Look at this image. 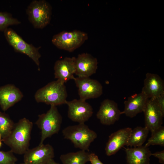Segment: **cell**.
<instances>
[{"instance_id":"1","label":"cell","mask_w":164,"mask_h":164,"mask_svg":"<svg viewBox=\"0 0 164 164\" xmlns=\"http://www.w3.org/2000/svg\"><path fill=\"white\" fill-rule=\"evenodd\" d=\"M33 125L28 119L21 118L15 124L10 135L2 140L13 153L24 154L29 149Z\"/></svg>"},{"instance_id":"2","label":"cell","mask_w":164,"mask_h":164,"mask_svg":"<svg viewBox=\"0 0 164 164\" xmlns=\"http://www.w3.org/2000/svg\"><path fill=\"white\" fill-rule=\"evenodd\" d=\"M67 93L65 84L56 80L38 89L34 97L38 103L57 106L66 104Z\"/></svg>"},{"instance_id":"3","label":"cell","mask_w":164,"mask_h":164,"mask_svg":"<svg viewBox=\"0 0 164 164\" xmlns=\"http://www.w3.org/2000/svg\"><path fill=\"white\" fill-rule=\"evenodd\" d=\"M62 133L64 138L70 140L75 148L87 152L91 143L97 137L96 133L84 123L68 126Z\"/></svg>"},{"instance_id":"4","label":"cell","mask_w":164,"mask_h":164,"mask_svg":"<svg viewBox=\"0 0 164 164\" xmlns=\"http://www.w3.org/2000/svg\"><path fill=\"white\" fill-rule=\"evenodd\" d=\"M62 122V117L56 106L51 105L46 113L39 114L36 124L41 131V138L39 145L53 135L58 133Z\"/></svg>"},{"instance_id":"5","label":"cell","mask_w":164,"mask_h":164,"mask_svg":"<svg viewBox=\"0 0 164 164\" xmlns=\"http://www.w3.org/2000/svg\"><path fill=\"white\" fill-rule=\"evenodd\" d=\"M28 19L33 27L42 29L48 25L50 21L52 7L44 0H34L29 4L26 9Z\"/></svg>"},{"instance_id":"6","label":"cell","mask_w":164,"mask_h":164,"mask_svg":"<svg viewBox=\"0 0 164 164\" xmlns=\"http://www.w3.org/2000/svg\"><path fill=\"white\" fill-rule=\"evenodd\" d=\"M3 32L7 41L14 50L28 56L35 62L39 70L41 55L39 50L40 47H36L27 43L11 28H8Z\"/></svg>"},{"instance_id":"7","label":"cell","mask_w":164,"mask_h":164,"mask_svg":"<svg viewBox=\"0 0 164 164\" xmlns=\"http://www.w3.org/2000/svg\"><path fill=\"white\" fill-rule=\"evenodd\" d=\"M88 38L87 34L80 31H64L54 35L52 42L58 48L72 52L80 46Z\"/></svg>"},{"instance_id":"8","label":"cell","mask_w":164,"mask_h":164,"mask_svg":"<svg viewBox=\"0 0 164 164\" xmlns=\"http://www.w3.org/2000/svg\"><path fill=\"white\" fill-rule=\"evenodd\" d=\"M78 88L80 99L86 101L100 97L103 94V87L97 80L89 77H75L74 79Z\"/></svg>"},{"instance_id":"9","label":"cell","mask_w":164,"mask_h":164,"mask_svg":"<svg viewBox=\"0 0 164 164\" xmlns=\"http://www.w3.org/2000/svg\"><path fill=\"white\" fill-rule=\"evenodd\" d=\"M68 117L72 121L78 123H85L92 116L93 109L88 103L80 99L67 101Z\"/></svg>"},{"instance_id":"10","label":"cell","mask_w":164,"mask_h":164,"mask_svg":"<svg viewBox=\"0 0 164 164\" xmlns=\"http://www.w3.org/2000/svg\"><path fill=\"white\" fill-rule=\"evenodd\" d=\"M143 112L145 127L149 131L152 132L162 126L164 114L158 104L156 97L148 99Z\"/></svg>"},{"instance_id":"11","label":"cell","mask_w":164,"mask_h":164,"mask_svg":"<svg viewBox=\"0 0 164 164\" xmlns=\"http://www.w3.org/2000/svg\"><path fill=\"white\" fill-rule=\"evenodd\" d=\"M54 156L52 146L49 144H43L29 149L24 154V162L27 164H45Z\"/></svg>"},{"instance_id":"12","label":"cell","mask_w":164,"mask_h":164,"mask_svg":"<svg viewBox=\"0 0 164 164\" xmlns=\"http://www.w3.org/2000/svg\"><path fill=\"white\" fill-rule=\"evenodd\" d=\"M122 114L115 102L106 99L101 103L96 117L101 124L109 125L118 121Z\"/></svg>"},{"instance_id":"13","label":"cell","mask_w":164,"mask_h":164,"mask_svg":"<svg viewBox=\"0 0 164 164\" xmlns=\"http://www.w3.org/2000/svg\"><path fill=\"white\" fill-rule=\"evenodd\" d=\"M97 64V59L90 54H79L75 58V74L78 77H89L96 73Z\"/></svg>"},{"instance_id":"14","label":"cell","mask_w":164,"mask_h":164,"mask_svg":"<svg viewBox=\"0 0 164 164\" xmlns=\"http://www.w3.org/2000/svg\"><path fill=\"white\" fill-rule=\"evenodd\" d=\"M76 57H66L55 63L54 69L55 78L65 84L70 80H74L75 73Z\"/></svg>"},{"instance_id":"15","label":"cell","mask_w":164,"mask_h":164,"mask_svg":"<svg viewBox=\"0 0 164 164\" xmlns=\"http://www.w3.org/2000/svg\"><path fill=\"white\" fill-rule=\"evenodd\" d=\"M23 95L19 89L11 84L0 87V107L4 111L21 101Z\"/></svg>"},{"instance_id":"16","label":"cell","mask_w":164,"mask_h":164,"mask_svg":"<svg viewBox=\"0 0 164 164\" xmlns=\"http://www.w3.org/2000/svg\"><path fill=\"white\" fill-rule=\"evenodd\" d=\"M132 128L127 127L111 133L109 137L105 148L106 155L110 156L116 153L126 145Z\"/></svg>"},{"instance_id":"17","label":"cell","mask_w":164,"mask_h":164,"mask_svg":"<svg viewBox=\"0 0 164 164\" xmlns=\"http://www.w3.org/2000/svg\"><path fill=\"white\" fill-rule=\"evenodd\" d=\"M148 98L144 92L133 94L124 102L125 107L122 114L132 118L143 111Z\"/></svg>"},{"instance_id":"18","label":"cell","mask_w":164,"mask_h":164,"mask_svg":"<svg viewBox=\"0 0 164 164\" xmlns=\"http://www.w3.org/2000/svg\"><path fill=\"white\" fill-rule=\"evenodd\" d=\"M142 91L148 98L156 97L164 93V80L157 74L148 73Z\"/></svg>"},{"instance_id":"19","label":"cell","mask_w":164,"mask_h":164,"mask_svg":"<svg viewBox=\"0 0 164 164\" xmlns=\"http://www.w3.org/2000/svg\"><path fill=\"white\" fill-rule=\"evenodd\" d=\"M128 164H149L151 152L144 146L125 148Z\"/></svg>"},{"instance_id":"20","label":"cell","mask_w":164,"mask_h":164,"mask_svg":"<svg viewBox=\"0 0 164 164\" xmlns=\"http://www.w3.org/2000/svg\"><path fill=\"white\" fill-rule=\"evenodd\" d=\"M90 153L80 150L61 155L60 159L63 164H86L89 161Z\"/></svg>"},{"instance_id":"21","label":"cell","mask_w":164,"mask_h":164,"mask_svg":"<svg viewBox=\"0 0 164 164\" xmlns=\"http://www.w3.org/2000/svg\"><path fill=\"white\" fill-rule=\"evenodd\" d=\"M149 132L145 127L137 126L132 129L126 145L134 147L142 146L146 140Z\"/></svg>"},{"instance_id":"22","label":"cell","mask_w":164,"mask_h":164,"mask_svg":"<svg viewBox=\"0 0 164 164\" xmlns=\"http://www.w3.org/2000/svg\"><path fill=\"white\" fill-rule=\"evenodd\" d=\"M15 124L8 114L0 110V135L2 139L10 135Z\"/></svg>"},{"instance_id":"23","label":"cell","mask_w":164,"mask_h":164,"mask_svg":"<svg viewBox=\"0 0 164 164\" xmlns=\"http://www.w3.org/2000/svg\"><path fill=\"white\" fill-rule=\"evenodd\" d=\"M151 136L145 146L148 147L150 145L164 146V127L161 126L151 132Z\"/></svg>"},{"instance_id":"24","label":"cell","mask_w":164,"mask_h":164,"mask_svg":"<svg viewBox=\"0 0 164 164\" xmlns=\"http://www.w3.org/2000/svg\"><path fill=\"white\" fill-rule=\"evenodd\" d=\"M20 23L21 22L13 17L11 14L0 11V31L4 32L9 26Z\"/></svg>"},{"instance_id":"25","label":"cell","mask_w":164,"mask_h":164,"mask_svg":"<svg viewBox=\"0 0 164 164\" xmlns=\"http://www.w3.org/2000/svg\"><path fill=\"white\" fill-rule=\"evenodd\" d=\"M11 150L0 151V164H15L17 159Z\"/></svg>"},{"instance_id":"26","label":"cell","mask_w":164,"mask_h":164,"mask_svg":"<svg viewBox=\"0 0 164 164\" xmlns=\"http://www.w3.org/2000/svg\"><path fill=\"white\" fill-rule=\"evenodd\" d=\"M89 161L91 164H104L99 159L98 156L94 153H90Z\"/></svg>"},{"instance_id":"27","label":"cell","mask_w":164,"mask_h":164,"mask_svg":"<svg viewBox=\"0 0 164 164\" xmlns=\"http://www.w3.org/2000/svg\"><path fill=\"white\" fill-rule=\"evenodd\" d=\"M156 99L158 105L164 114V93L156 97Z\"/></svg>"},{"instance_id":"28","label":"cell","mask_w":164,"mask_h":164,"mask_svg":"<svg viewBox=\"0 0 164 164\" xmlns=\"http://www.w3.org/2000/svg\"><path fill=\"white\" fill-rule=\"evenodd\" d=\"M151 155H153L159 159V163L164 164V150L157 152L151 153Z\"/></svg>"},{"instance_id":"29","label":"cell","mask_w":164,"mask_h":164,"mask_svg":"<svg viewBox=\"0 0 164 164\" xmlns=\"http://www.w3.org/2000/svg\"><path fill=\"white\" fill-rule=\"evenodd\" d=\"M45 164H60L59 163L56 162L53 159H52L49 160Z\"/></svg>"},{"instance_id":"30","label":"cell","mask_w":164,"mask_h":164,"mask_svg":"<svg viewBox=\"0 0 164 164\" xmlns=\"http://www.w3.org/2000/svg\"><path fill=\"white\" fill-rule=\"evenodd\" d=\"M2 145V143L1 141H0V148L1 147Z\"/></svg>"},{"instance_id":"31","label":"cell","mask_w":164,"mask_h":164,"mask_svg":"<svg viewBox=\"0 0 164 164\" xmlns=\"http://www.w3.org/2000/svg\"><path fill=\"white\" fill-rule=\"evenodd\" d=\"M15 164H16L15 163ZM26 164V163L24 162L23 163H20V164Z\"/></svg>"},{"instance_id":"32","label":"cell","mask_w":164,"mask_h":164,"mask_svg":"<svg viewBox=\"0 0 164 164\" xmlns=\"http://www.w3.org/2000/svg\"><path fill=\"white\" fill-rule=\"evenodd\" d=\"M2 138V137H1V135H0V141H1V139Z\"/></svg>"}]
</instances>
